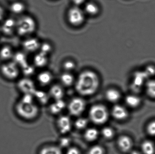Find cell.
Segmentation results:
<instances>
[{"instance_id":"ee69618b","label":"cell","mask_w":155,"mask_h":154,"mask_svg":"<svg viewBox=\"0 0 155 154\" xmlns=\"http://www.w3.org/2000/svg\"><path fill=\"white\" fill-rule=\"evenodd\" d=\"M0 32H1V30H0Z\"/></svg>"},{"instance_id":"ac0fdd59","label":"cell","mask_w":155,"mask_h":154,"mask_svg":"<svg viewBox=\"0 0 155 154\" xmlns=\"http://www.w3.org/2000/svg\"><path fill=\"white\" fill-rule=\"evenodd\" d=\"M121 97L120 92L115 89H109L105 93L106 98L107 101L111 103H115L118 102Z\"/></svg>"},{"instance_id":"d4e9b609","label":"cell","mask_w":155,"mask_h":154,"mask_svg":"<svg viewBox=\"0 0 155 154\" xmlns=\"http://www.w3.org/2000/svg\"><path fill=\"white\" fill-rule=\"evenodd\" d=\"M99 136L98 130L95 128H87L84 134V137L87 142H93L96 141Z\"/></svg>"},{"instance_id":"8992f818","label":"cell","mask_w":155,"mask_h":154,"mask_svg":"<svg viewBox=\"0 0 155 154\" xmlns=\"http://www.w3.org/2000/svg\"><path fill=\"white\" fill-rule=\"evenodd\" d=\"M20 68L13 61H8L3 64L0 71L5 78L9 80H15L19 76Z\"/></svg>"},{"instance_id":"4fadbf2b","label":"cell","mask_w":155,"mask_h":154,"mask_svg":"<svg viewBox=\"0 0 155 154\" xmlns=\"http://www.w3.org/2000/svg\"><path fill=\"white\" fill-rule=\"evenodd\" d=\"M112 116L119 121L125 120L128 117V112L124 107L120 105L114 106L111 111Z\"/></svg>"},{"instance_id":"4316f807","label":"cell","mask_w":155,"mask_h":154,"mask_svg":"<svg viewBox=\"0 0 155 154\" xmlns=\"http://www.w3.org/2000/svg\"><path fill=\"white\" fill-rule=\"evenodd\" d=\"M40 154H62V152L58 146H49L42 148Z\"/></svg>"},{"instance_id":"4dcf8cb0","label":"cell","mask_w":155,"mask_h":154,"mask_svg":"<svg viewBox=\"0 0 155 154\" xmlns=\"http://www.w3.org/2000/svg\"><path fill=\"white\" fill-rule=\"evenodd\" d=\"M88 123V120L87 118H80L75 121L74 126L78 130H83L87 127Z\"/></svg>"},{"instance_id":"44dd1931","label":"cell","mask_w":155,"mask_h":154,"mask_svg":"<svg viewBox=\"0 0 155 154\" xmlns=\"http://www.w3.org/2000/svg\"><path fill=\"white\" fill-rule=\"evenodd\" d=\"M65 107V104L63 99L55 100L54 103L50 105V111L53 115H57L61 113Z\"/></svg>"},{"instance_id":"7402d4cb","label":"cell","mask_w":155,"mask_h":154,"mask_svg":"<svg viewBox=\"0 0 155 154\" xmlns=\"http://www.w3.org/2000/svg\"><path fill=\"white\" fill-rule=\"evenodd\" d=\"M127 105L132 108L138 107L141 104V99L138 96L134 95L127 96L125 99Z\"/></svg>"},{"instance_id":"74e56055","label":"cell","mask_w":155,"mask_h":154,"mask_svg":"<svg viewBox=\"0 0 155 154\" xmlns=\"http://www.w3.org/2000/svg\"><path fill=\"white\" fill-rule=\"evenodd\" d=\"M67 154H80V152L77 148L71 147L68 150Z\"/></svg>"},{"instance_id":"60d3db41","label":"cell","mask_w":155,"mask_h":154,"mask_svg":"<svg viewBox=\"0 0 155 154\" xmlns=\"http://www.w3.org/2000/svg\"><path fill=\"white\" fill-rule=\"evenodd\" d=\"M68 141H69L68 139H63V140H62L61 143V144L62 146H66L68 144Z\"/></svg>"},{"instance_id":"9c48e42d","label":"cell","mask_w":155,"mask_h":154,"mask_svg":"<svg viewBox=\"0 0 155 154\" xmlns=\"http://www.w3.org/2000/svg\"><path fill=\"white\" fill-rule=\"evenodd\" d=\"M41 44V42L37 38L28 37L23 41L22 46L26 52L33 53L39 50Z\"/></svg>"},{"instance_id":"d590c367","label":"cell","mask_w":155,"mask_h":154,"mask_svg":"<svg viewBox=\"0 0 155 154\" xmlns=\"http://www.w3.org/2000/svg\"><path fill=\"white\" fill-rule=\"evenodd\" d=\"M147 131L148 134L155 136V120L151 121L147 127Z\"/></svg>"},{"instance_id":"f1b7e54d","label":"cell","mask_w":155,"mask_h":154,"mask_svg":"<svg viewBox=\"0 0 155 154\" xmlns=\"http://www.w3.org/2000/svg\"><path fill=\"white\" fill-rule=\"evenodd\" d=\"M146 91L147 95L152 98L155 99V80H151L146 83Z\"/></svg>"},{"instance_id":"83f0119b","label":"cell","mask_w":155,"mask_h":154,"mask_svg":"<svg viewBox=\"0 0 155 154\" xmlns=\"http://www.w3.org/2000/svg\"><path fill=\"white\" fill-rule=\"evenodd\" d=\"M34 97L38 100L41 104H45L48 102L49 96L48 94L42 91L36 90L33 95Z\"/></svg>"},{"instance_id":"9a60e30c","label":"cell","mask_w":155,"mask_h":154,"mask_svg":"<svg viewBox=\"0 0 155 154\" xmlns=\"http://www.w3.org/2000/svg\"><path fill=\"white\" fill-rule=\"evenodd\" d=\"M53 78L52 74L49 71L40 72L37 76V80L42 86H46L51 84Z\"/></svg>"},{"instance_id":"d6a6232c","label":"cell","mask_w":155,"mask_h":154,"mask_svg":"<svg viewBox=\"0 0 155 154\" xmlns=\"http://www.w3.org/2000/svg\"><path fill=\"white\" fill-rule=\"evenodd\" d=\"M52 49V47L51 45L48 42L41 43L40 49H39L40 51V52L46 55H48L49 53H51Z\"/></svg>"},{"instance_id":"7bdbcfd3","label":"cell","mask_w":155,"mask_h":154,"mask_svg":"<svg viewBox=\"0 0 155 154\" xmlns=\"http://www.w3.org/2000/svg\"><path fill=\"white\" fill-rule=\"evenodd\" d=\"M11 1H14V0H11Z\"/></svg>"},{"instance_id":"8d00e7d4","label":"cell","mask_w":155,"mask_h":154,"mask_svg":"<svg viewBox=\"0 0 155 154\" xmlns=\"http://www.w3.org/2000/svg\"><path fill=\"white\" fill-rule=\"evenodd\" d=\"M147 76H153L155 74V68L153 66H149L146 69V71L145 72Z\"/></svg>"},{"instance_id":"cb8c5ba5","label":"cell","mask_w":155,"mask_h":154,"mask_svg":"<svg viewBox=\"0 0 155 154\" xmlns=\"http://www.w3.org/2000/svg\"><path fill=\"white\" fill-rule=\"evenodd\" d=\"M25 10V6L23 3L15 1L10 6V10L12 13L15 14H21Z\"/></svg>"},{"instance_id":"52a82bcc","label":"cell","mask_w":155,"mask_h":154,"mask_svg":"<svg viewBox=\"0 0 155 154\" xmlns=\"http://www.w3.org/2000/svg\"><path fill=\"white\" fill-rule=\"evenodd\" d=\"M86 104L84 100L81 98L73 99L68 105V111L72 115L78 116L84 111Z\"/></svg>"},{"instance_id":"f546056e","label":"cell","mask_w":155,"mask_h":154,"mask_svg":"<svg viewBox=\"0 0 155 154\" xmlns=\"http://www.w3.org/2000/svg\"><path fill=\"white\" fill-rule=\"evenodd\" d=\"M101 134L105 139L110 140L114 137L115 132L113 128L109 127H106L102 129Z\"/></svg>"},{"instance_id":"e575fe53","label":"cell","mask_w":155,"mask_h":154,"mask_svg":"<svg viewBox=\"0 0 155 154\" xmlns=\"http://www.w3.org/2000/svg\"><path fill=\"white\" fill-rule=\"evenodd\" d=\"M21 68L23 73L26 77L31 76L35 72L34 67L31 66V65H29L28 64L25 65V66H24Z\"/></svg>"},{"instance_id":"b9f144b4","label":"cell","mask_w":155,"mask_h":154,"mask_svg":"<svg viewBox=\"0 0 155 154\" xmlns=\"http://www.w3.org/2000/svg\"><path fill=\"white\" fill-rule=\"evenodd\" d=\"M131 154H142L140 152H139V151H137V150H135V151H132V152H131Z\"/></svg>"},{"instance_id":"836d02e7","label":"cell","mask_w":155,"mask_h":154,"mask_svg":"<svg viewBox=\"0 0 155 154\" xmlns=\"http://www.w3.org/2000/svg\"><path fill=\"white\" fill-rule=\"evenodd\" d=\"M105 150L103 146L95 145L92 146L88 150L87 154H104Z\"/></svg>"},{"instance_id":"ab89813d","label":"cell","mask_w":155,"mask_h":154,"mask_svg":"<svg viewBox=\"0 0 155 154\" xmlns=\"http://www.w3.org/2000/svg\"><path fill=\"white\" fill-rule=\"evenodd\" d=\"M5 16V11L3 8L0 5V21L3 20Z\"/></svg>"},{"instance_id":"3957f363","label":"cell","mask_w":155,"mask_h":154,"mask_svg":"<svg viewBox=\"0 0 155 154\" xmlns=\"http://www.w3.org/2000/svg\"><path fill=\"white\" fill-rule=\"evenodd\" d=\"M18 115L25 120H32L39 114V108L34 102H26L20 99L15 106Z\"/></svg>"},{"instance_id":"d6986e66","label":"cell","mask_w":155,"mask_h":154,"mask_svg":"<svg viewBox=\"0 0 155 154\" xmlns=\"http://www.w3.org/2000/svg\"><path fill=\"white\" fill-rule=\"evenodd\" d=\"M12 61L20 68H22L24 66L28 64L27 57L25 53L21 52H15L13 56Z\"/></svg>"},{"instance_id":"8fae6325","label":"cell","mask_w":155,"mask_h":154,"mask_svg":"<svg viewBox=\"0 0 155 154\" xmlns=\"http://www.w3.org/2000/svg\"><path fill=\"white\" fill-rule=\"evenodd\" d=\"M16 20L9 18L3 20L0 30L6 35H11L16 31Z\"/></svg>"},{"instance_id":"277c9868","label":"cell","mask_w":155,"mask_h":154,"mask_svg":"<svg viewBox=\"0 0 155 154\" xmlns=\"http://www.w3.org/2000/svg\"><path fill=\"white\" fill-rule=\"evenodd\" d=\"M89 119L94 124L102 125L105 124L109 118V112L107 108L98 104L91 107L89 110Z\"/></svg>"},{"instance_id":"6da1fadb","label":"cell","mask_w":155,"mask_h":154,"mask_svg":"<svg viewBox=\"0 0 155 154\" xmlns=\"http://www.w3.org/2000/svg\"><path fill=\"white\" fill-rule=\"evenodd\" d=\"M75 88L83 96H89L96 93L100 86V78L97 73L90 70L82 71L75 80Z\"/></svg>"},{"instance_id":"7a4b0ae2","label":"cell","mask_w":155,"mask_h":154,"mask_svg":"<svg viewBox=\"0 0 155 154\" xmlns=\"http://www.w3.org/2000/svg\"><path fill=\"white\" fill-rule=\"evenodd\" d=\"M37 24L30 15H24L16 20V32L21 37H29L36 30Z\"/></svg>"},{"instance_id":"1f68e13d","label":"cell","mask_w":155,"mask_h":154,"mask_svg":"<svg viewBox=\"0 0 155 154\" xmlns=\"http://www.w3.org/2000/svg\"><path fill=\"white\" fill-rule=\"evenodd\" d=\"M76 65L73 61L68 60L63 64V68L66 72H71L76 68Z\"/></svg>"},{"instance_id":"7c38bea8","label":"cell","mask_w":155,"mask_h":154,"mask_svg":"<svg viewBox=\"0 0 155 154\" xmlns=\"http://www.w3.org/2000/svg\"><path fill=\"white\" fill-rule=\"evenodd\" d=\"M117 145L122 152H127L132 150L133 146V140L128 136L122 135L117 139Z\"/></svg>"},{"instance_id":"603a6c76","label":"cell","mask_w":155,"mask_h":154,"mask_svg":"<svg viewBox=\"0 0 155 154\" xmlns=\"http://www.w3.org/2000/svg\"><path fill=\"white\" fill-rule=\"evenodd\" d=\"M84 11L85 14L90 16H96L99 13V8L97 5L90 2L86 4Z\"/></svg>"},{"instance_id":"ffe728a7","label":"cell","mask_w":155,"mask_h":154,"mask_svg":"<svg viewBox=\"0 0 155 154\" xmlns=\"http://www.w3.org/2000/svg\"><path fill=\"white\" fill-rule=\"evenodd\" d=\"M61 83L66 87L71 86L75 83L74 76L71 72H65L61 75L60 77Z\"/></svg>"},{"instance_id":"2e32d148","label":"cell","mask_w":155,"mask_h":154,"mask_svg":"<svg viewBox=\"0 0 155 154\" xmlns=\"http://www.w3.org/2000/svg\"><path fill=\"white\" fill-rule=\"evenodd\" d=\"M33 63L35 66L37 68H44L48 64V55L41 52L37 53L34 57Z\"/></svg>"},{"instance_id":"484cf974","label":"cell","mask_w":155,"mask_h":154,"mask_svg":"<svg viewBox=\"0 0 155 154\" xmlns=\"http://www.w3.org/2000/svg\"><path fill=\"white\" fill-rule=\"evenodd\" d=\"M141 150L143 154H154L155 145L151 141L146 140L141 144Z\"/></svg>"},{"instance_id":"30bf717a","label":"cell","mask_w":155,"mask_h":154,"mask_svg":"<svg viewBox=\"0 0 155 154\" xmlns=\"http://www.w3.org/2000/svg\"><path fill=\"white\" fill-rule=\"evenodd\" d=\"M57 127L60 133L66 134L71 131L72 128V122L71 118L67 116H62L58 118Z\"/></svg>"},{"instance_id":"5b68a950","label":"cell","mask_w":155,"mask_h":154,"mask_svg":"<svg viewBox=\"0 0 155 154\" xmlns=\"http://www.w3.org/2000/svg\"><path fill=\"white\" fill-rule=\"evenodd\" d=\"M67 19L70 24L78 27L83 24L85 19V14L84 10L77 6L70 8L67 13Z\"/></svg>"},{"instance_id":"5bb4252c","label":"cell","mask_w":155,"mask_h":154,"mask_svg":"<svg viewBox=\"0 0 155 154\" xmlns=\"http://www.w3.org/2000/svg\"><path fill=\"white\" fill-rule=\"evenodd\" d=\"M49 94L54 100H60L62 99L64 96V90L61 86L56 84L51 87Z\"/></svg>"},{"instance_id":"e0dca14e","label":"cell","mask_w":155,"mask_h":154,"mask_svg":"<svg viewBox=\"0 0 155 154\" xmlns=\"http://www.w3.org/2000/svg\"><path fill=\"white\" fill-rule=\"evenodd\" d=\"M13 51L11 46L5 45L0 48V59L5 61H8L12 59Z\"/></svg>"},{"instance_id":"ba28073f","label":"cell","mask_w":155,"mask_h":154,"mask_svg":"<svg viewBox=\"0 0 155 154\" xmlns=\"http://www.w3.org/2000/svg\"><path fill=\"white\" fill-rule=\"evenodd\" d=\"M17 85L18 89L23 94L34 95L36 90L33 81L28 77L20 79Z\"/></svg>"},{"instance_id":"f35d334b","label":"cell","mask_w":155,"mask_h":154,"mask_svg":"<svg viewBox=\"0 0 155 154\" xmlns=\"http://www.w3.org/2000/svg\"><path fill=\"white\" fill-rule=\"evenodd\" d=\"M72 2L75 6H78L83 4L85 2V0H72Z\"/></svg>"}]
</instances>
